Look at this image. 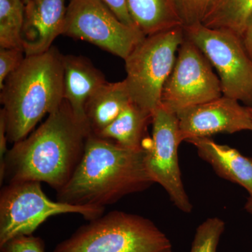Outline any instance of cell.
Segmentation results:
<instances>
[{
    "label": "cell",
    "instance_id": "ac0fdd59",
    "mask_svg": "<svg viewBox=\"0 0 252 252\" xmlns=\"http://www.w3.org/2000/svg\"><path fill=\"white\" fill-rule=\"evenodd\" d=\"M252 16V0H217L202 24L213 29L225 30L242 38Z\"/></svg>",
    "mask_w": 252,
    "mask_h": 252
},
{
    "label": "cell",
    "instance_id": "30bf717a",
    "mask_svg": "<svg viewBox=\"0 0 252 252\" xmlns=\"http://www.w3.org/2000/svg\"><path fill=\"white\" fill-rule=\"evenodd\" d=\"M152 124L146 168L154 183L165 189L176 207L190 213L193 205L184 187L179 164L178 149L182 141L177 114L160 105L154 113Z\"/></svg>",
    "mask_w": 252,
    "mask_h": 252
},
{
    "label": "cell",
    "instance_id": "3957f363",
    "mask_svg": "<svg viewBox=\"0 0 252 252\" xmlns=\"http://www.w3.org/2000/svg\"><path fill=\"white\" fill-rule=\"evenodd\" d=\"M63 55L52 46L46 52L26 56L6 78L1 89L0 112L4 117L8 142L31 134L38 123L64 100Z\"/></svg>",
    "mask_w": 252,
    "mask_h": 252
},
{
    "label": "cell",
    "instance_id": "9c48e42d",
    "mask_svg": "<svg viewBox=\"0 0 252 252\" xmlns=\"http://www.w3.org/2000/svg\"><path fill=\"white\" fill-rule=\"evenodd\" d=\"M223 95L220 78L203 53L187 38L162 89L160 105L175 113Z\"/></svg>",
    "mask_w": 252,
    "mask_h": 252
},
{
    "label": "cell",
    "instance_id": "44dd1931",
    "mask_svg": "<svg viewBox=\"0 0 252 252\" xmlns=\"http://www.w3.org/2000/svg\"><path fill=\"white\" fill-rule=\"evenodd\" d=\"M217 0H176L185 26L201 23Z\"/></svg>",
    "mask_w": 252,
    "mask_h": 252
},
{
    "label": "cell",
    "instance_id": "d6986e66",
    "mask_svg": "<svg viewBox=\"0 0 252 252\" xmlns=\"http://www.w3.org/2000/svg\"><path fill=\"white\" fill-rule=\"evenodd\" d=\"M25 18L23 0H0V46L23 49Z\"/></svg>",
    "mask_w": 252,
    "mask_h": 252
},
{
    "label": "cell",
    "instance_id": "7a4b0ae2",
    "mask_svg": "<svg viewBox=\"0 0 252 252\" xmlns=\"http://www.w3.org/2000/svg\"><path fill=\"white\" fill-rule=\"evenodd\" d=\"M145 156L146 149L126 148L91 133L72 177L57 191L58 201L105 209L123 197L144 191L154 184Z\"/></svg>",
    "mask_w": 252,
    "mask_h": 252
},
{
    "label": "cell",
    "instance_id": "603a6c76",
    "mask_svg": "<svg viewBox=\"0 0 252 252\" xmlns=\"http://www.w3.org/2000/svg\"><path fill=\"white\" fill-rule=\"evenodd\" d=\"M1 252H45L44 240L32 235H19L0 246Z\"/></svg>",
    "mask_w": 252,
    "mask_h": 252
},
{
    "label": "cell",
    "instance_id": "52a82bcc",
    "mask_svg": "<svg viewBox=\"0 0 252 252\" xmlns=\"http://www.w3.org/2000/svg\"><path fill=\"white\" fill-rule=\"evenodd\" d=\"M184 32L217 71L223 95L252 107V59L242 38L202 23L185 26Z\"/></svg>",
    "mask_w": 252,
    "mask_h": 252
},
{
    "label": "cell",
    "instance_id": "ffe728a7",
    "mask_svg": "<svg viewBox=\"0 0 252 252\" xmlns=\"http://www.w3.org/2000/svg\"><path fill=\"white\" fill-rule=\"evenodd\" d=\"M225 226V222L219 217L204 220L195 230L190 252H217Z\"/></svg>",
    "mask_w": 252,
    "mask_h": 252
},
{
    "label": "cell",
    "instance_id": "8fae6325",
    "mask_svg": "<svg viewBox=\"0 0 252 252\" xmlns=\"http://www.w3.org/2000/svg\"><path fill=\"white\" fill-rule=\"evenodd\" d=\"M182 142L219 133L252 131V115L248 107L237 99L219 98L177 112Z\"/></svg>",
    "mask_w": 252,
    "mask_h": 252
},
{
    "label": "cell",
    "instance_id": "e0dca14e",
    "mask_svg": "<svg viewBox=\"0 0 252 252\" xmlns=\"http://www.w3.org/2000/svg\"><path fill=\"white\" fill-rule=\"evenodd\" d=\"M152 117L132 102L110 125L95 135L114 141L126 148L147 149L150 142L146 137L147 127L152 122Z\"/></svg>",
    "mask_w": 252,
    "mask_h": 252
},
{
    "label": "cell",
    "instance_id": "5bb4252c",
    "mask_svg": "<svg viewBox=\"0 0 252 252\" xmlns=\"http://www.w3.org/2000/svg\"><path fill=\"white\" fill-rule=\"evenodd\" d=\"M196 149L199 157L208 162L221 178L241 186L252 193V158L235 149L214 142L210 137L187 141Z\"/></svg>",
    "mask_w": 252,
    "mask_h": 252
},
{
    "label": "cell",
    "instance_id": "7c38bea8",
    "mask_svg": "<svg viewBox=\"0 0 252 252\" xmlns=\"http://www.w3.org/2000/svg\"><path fill=\"white\" fill-rule=\"evenodd\" d=\"M67 5L66 0H28L25 3L22 31L26 56L40 54L52 47L63 34Z\"/></svg>",
    "mask_w": 252,
    "mask_h": 252
},
{
    "label": "cell",
    "instance_id": "d4e9b609",
    "mask_svg": "<svg viewBox=\"0 0 252 252\" xmlns=\"http://www.w3.org/2000/svg\"><path fill=\"white\" fill-rule=\"evenodd\" d=\"M7 135L4 116L0 112V160H2L7 153Z\"/></svg>",
    "mask_w": 252,
    "mask_h": 252
},
{
    "label": "cell",
    "instance_id": "6da1fadb",
    "mask_svg": "<svg viewBox=\"0 0 252 252\" xmlns=\"http://www.w3.org/2000/svg\"><path fill=\"white\" fill-rule=\"evenodd\" d=\"M92 133L65 99L36 130L14 143L0 160L1 185L36 181L59 191L69 182Z\"/></svg>",
    "mask_w": 252,
    "mask_h": 252
},
{
    "label": "cell",
    "instance_id": "2e32d148",
    "mask_svg": "<svg viewBox=\"0 0 252 252\" xmlns=\"http://www.w3.org/2000/svg\"><path fill=\"white\" fill-rule=\"evenodd\" d=\"M127 9L134 24L146 36L184 27L176 0H127Z\"/></svg>",
    "mask_w": 252,
    "mask_h": 252
},
{
    "label": "cell",
    "instance_id": "8992f818",
    "mask_svg": "<svg viewBox=\"0 0 252 252\" xmlns=\"http://www.w3.org/2000/svg\"><path fill=\"white\" fill-rule=\"evenodd\" d=\"M104 212L103 208L54 201L43 191L39 182L8 184L0 193V246L15 237L32 235L51 217L79 214L90 221Z\"/></svg>",
    "mask_w": 252,
    "mask_h": 252
},
{
    "label": "cell",
    "instance_id": "83f0119b",
    "mask_svg": "<svg viewBox=\"0 0 252 252\" xmlns=\"http://www.w3.org/2000/svg\"><path fill=\"white\" fill-rule=\"evenodd\" d=\"M249 109H250V112H251L252 115V107H248Z\"/></svg>",
    "mask_w": 252,
    "mask_h": 252
},
{
    "label": "cell",
    "instance_id": "9a60e30c",
    "mask_svg": "<svg viewBox=\"0 0 252 252\" xmlns=\"http://www.w3.org/2000/svg\"><path fill=\"white\" fill-rule=\"evenodd\" d=\"M131 102L125 80L101 86L85 106L86 121L92 133L97 135L110 125Z\"/></svg>",
    "mask_w": 252,
    "mask_h": 252
},
{
    "label": "cell",
    "instance_id": "ba28073f",
    "mask_svg": "<svg viewBox=\"0 0 252 252\" xmlns=\"http://www.w3.org/2000/svg\"><path fill=\"white\" fill-rule=\"evenodd\" d=\"M63 35L87 41L126 60L146 36L123 23L102 0H69Z\"/></svg>",
    "mask_w": 252,
    "mask_h": 252
},
{
    "label": "cell",
    "instance_id": "4fadbf2b",
    "mask_svg": "<svg viewBox=\"0 0 252 252\" xmlns=\"http://www.w3.org/2000/svg\"><path fill=\"white\" fill-rule=\"evenodd\" d=\"M63 61L64 99L69 104L76 117L86 121V102L107 81L102 72L87 58L63 55Z\"/></svg>",
    "mask_w": 252,
    "mask_h": 252
},
{
    "label": "cell",
    "instance_id": "7402d4cb",
    "mask_svg": "<svg viewBox=\"0 0 252 252\" xmlns=\"http://www.w3.org/2000/svg\"><path fill=\"white\" fill-rule=\"evenodd\" d=\"M25 58L23 49H0V88L2 87L6 78L22 64Z\"/></svg>",
    "mask_w": 252,
    "mask_h": 252
},
{
    "label": "cell",
    "instance_id": "5b68a950",
    "mask_svg": "<svg viewBox=\"0 0 252 252\" xmlns=\"http://www.w3.org/2000/svg\"><path fill=\"white\" fill-rule=\"evenodd\" d=\"M185 38L184 27L146 36L124 60V80L132 102L150 115L160 105L162 89Z\"/></svg>",
    "mask_w": 252,
    "mask_h": 252
},
{
    "label": "cell",
    "instance_id": "277c9868",
    "mask_svg": "<svg viewBox=\"0 0 252 252\" xmlns=\"http://www.w3.org/2000/svg\"><path fill=\"white\" fill-rule=\"evenodd\" d=\"M54 252H172V245L149 219L113 211L78 228Z\"/></svg>",
    "mask_w": 252,
    "mask_h": 252
},
{
    "label": "cell",
    "instance_id": "484cf974",
    "mask_svg": "<svg viewBox=\"0 0 252 252\" xmlns=\"http://www.w3.org/2000/svg\"><path fill=\"white\" fill-rule=\"evenodd\" d=\"M242 40L247 52L252 59V16L245 28Z\"/></svg>",
    "mask_w": 252,
    "mask_h": 252
},
{
    "label": "cell",
    "instance_id": "4316f807",
    "mask_svg": "<svg viewBox=\"0 0 252 252\" xmlns=\"http://www.w3.org/2000/svg\"><path fill=\"white\" fill-rule=\"evenodd\" d=\"M245 209L248 213L252 215V193L250 194L246 204L245 205Z\"/></svg>",
    "mask_w": 252,
    "mask_h": 252
},
{
    "label": "cell",
    "instance_id": "f1b7e54d",
    "mask_svg": "<svg viewBox=\"0 0 252 252\" xmlns=\"http://www.w3.org/2000/svg\"><path fill=\"white\" fill-rule=\"evenodd\" d=\"M23 2L26 3V1H28V0H23Z\"/></svg>",
    "mask_w": 252,
    "mask_h": 252
},
{
    "label": "cell",
    "instance_id": "cb8c5ba5",
    "mask_svg": "<svg viewBox=\"0 0 252 252\" xmlns=\"http://www.w3.org/2000/svg\"><path fill=\"white\" fill-rule=\"evenodd\" d=\"M102 1L110 8V9L123 23L127 26L137 28L129 14L128 9H127V0H102Z\"/></svg>",
    "mask_w": 252,
    "mask_h": 252
}]
</instances>
